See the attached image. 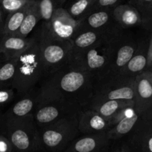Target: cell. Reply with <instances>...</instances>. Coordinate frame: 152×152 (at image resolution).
Segmentation results:
<instances>
[{"mask_svg": "<svg viewBox=\"0 0 152 152\" xmlns=\"http://www.w3.org/2000/svg\"><path fill=\"white\" fill-rule=\"evenodd\" d=\"M95 80L72 60L44 77L38 89L39 100H60L85 108L94 92Z\"/></svg>", "mask_w": 152, "mask_h": 152, "instance_id": "6da1fadb", "label": "cell"}, {"mask_svg": "<svg viewBox=\"0 0 152 152\" xmlns=\"http://www.w3.org/2000/svg\"><path fill=\"white\" fill-rule=\"evenodd\" d=\"M80 111L49 126L37 128L39 151H63L80 134L78 130V117Z\"/></svg>", "mask_w": 152, "mask_h": 152, "instance_id": "7a4b0ae2", "label": "cell"}, {"mask_svg": "<svg viewBox=\"0 0 152 152\" xmlns=\"http://www.w3.org/2000/svg\"><path fill=\"white\" fill-rule=\"evenodd\" d=\"M45 76L44 67L36 38L34 42L16 57V73L12 87L16 94L23 96L35 88Z\"/></svg>", "mask_w": 152, "mask_h": 152, "instance_id": "3957f363", "label": "cell"}, {"mask_svg": "<svg viewBox=\"0 0 152 152\" xmlns=\"http://www.w3.org/2000/svg\"><path fill=\"white\" fill-rule=\"evenodd\" d=\"M1 123V134L9 140L13 152L39 151L34 114L25 118L2 120Z\"/></svg>", "mask_w": 152, "mask_h": 152, "instance_id": "277c9868", "label": "cell"}, {"mask_svg": "<svg viewBox=\"0 0 152 152\" xmlns=\"http://www.w3.org/2000/svg\"><path fill=\"white\" fill-rule=\"evenodd\" d=\"M46 76L52 74L72 60L71 41L58 40L41 31L36 34Z\"/></svg>", "mask_w": 152, "mask_h": 152, "instance_id": "5b68a950", "label": "cell"}, {"mask_svg": "<svg viewBox=\"0 0 152 152\" xmlns=\"http://www.w3.org/2000/svg\"><path fill=\"white\" fill-rule=\"evenodd\" d=\"M110 38V37L101 44L91 48L72 58V60L80 65L95 81L107 77L111 72L113 48Z\"/></svg>", "mask_w": 152, "mask_h": 152, "instance_id": "8992f818", "label": "cell"}, {"mask_svg": "<svg viewBox=\"0 0 152 152\" xmlns=\"http://www.w3.org/2000/svg\"><path fill=\"white\" fill-rule=\"evenodd\" d=\"M135 77L122 74H110L95 81L90 101L125 99L135 102Z\"/></svg>", "mask_w": 152, "mask_h": 152, "instance_id": "52a82bcc", "label": "cell"}, {"mask_svg": "<svg viewBox=\"0 0 152 152\" xmlns=\"http://www.w3.org/2000/svg\"><path fill=\"white\" fill-rule=\"evenodd\" d=\"M83 108L75 104L60 100H39L34 113L37 128L52 124L64 117L80 112Z\"/></svg>", "mask_w": 152, "mask_h": 152, "instance_id": "ba28073f", "label": "cell"}, {"mask_svg": "<svg viewBox=\"0 0 152 152\" xmlns=\"http://www.w3.org/2000/svg\"><path fill=\"white\" fill-rule=\"evenodd\" d=\"M119 27L110 36L113 48V63L110 74H119L132 58L138 46V40ZM110 75V74H109Z\"/></svg>", "mask_w": 152, "mask_h": 152, "instance_id": "9c48e42d", "label": "cell"}, {"mask_svg": "<svg viewBox=\"0 0 152 152\" xmlns=\"http://www.w3.org/2000/svg\"><path fill=\"white\" fill-rule=\"evenodd\" d=\"M80 29V19H75L66 9L58 7L50 22L42 23L40 31L58 40L71 41Z\"/></svg>", "mask_w": 152, "mask_h": 152, "instance_id": "30bf717a", "label": "cell"}, {"mask_svg": "<svg viewBox=\"0 0 152 152\" xmlns=\"http://www.w3.org/2000/svg\"><path fill=\"white\" fill-rule=\"evenodd\" d=\"M134 94L138 111L152 118V71L145 70L135 77Z\"/></svg>", "mask_w": 152, "mask_h": 152, "instance_id": "8fae6325", "label": "cell"}, {"mask_svg": "<svg viewBox=\"0 0 152 152\" xmlns=\"http://www.w3.org/2000/svg\"><path fill=\"white\" fill-rule=\"evenodd\" d=\"M112 142L107 132L80 134L63 152H107Z\"/></svg>", "mask_w": 152, "mask_h": 152, "instance_id": "7c38bea8", "label": "cell"}, {"mask_svg": "<svg viewBox=\"0 0 152 152\" xmlns=\"http://www.w3.org/2000/svg\"><path fill=\"white\" fill-rule=\"evenodd\" d=\"M118 26L110 30H81L71 40L72 58L92 47L101 44L111 36Z\"/></svg>", "mask_w": 152, "mask_h": 152, "instance_id": "4fadbf2b", "label": "cell"}, {"mask_svg": "<svg viewBox=\"0 0 152 152\" xmlns=\"http://www.w3.org/2000/svg\"><path fill=\"white\" fill-rule=\"evenodd\" d=\"M125 139L134 152H152V119H142Z\"/></svg>", "mask_w": 152, "mask_h": 152, "instance_id": "5bb4252c", "label": "cell"}, {"mask_svg": "<svg viewBox=\"0 0 152 152\" xmlns=\"http://www.w3.org/2000/svg\"><path fill=\"white\" fill-rule=\"evenodd\" d=\"M111 128L108 119L90 108H83L79 114L78 130L80 134L107 132Z\"/></svg>", "mask_w": 152, "mask_h": 152, "instance_id": "9a60e30c", "label": "cell"}, {"mask_svg": "<svg viewBox=\"0 0 152 152\" xmlns=\"http://www.w3.org/2000/svg\"><path fill=\"white\" fill-rule=\"evenodd\" d=\"M35 39V35L25 38L15 35H2L0 37V62L16 58L27 50Z\"/></svg>", "mask_w": 152, "mask_h": 152, "instance_id": "2e32d148", "label": "cell"}, {"mask_svg": "<svg viewBox=\"0 0 152 152\" xmlns=\"http://www.w3.org/2000/svg\"><path fill=\"white\" fill-rule=\"evenodd\" d=\"M112 8L93 9L80 19L81 30H110L116 26Z\"/></svg>", "mask_w": 152, "mask_h": 152, "instance_id": "e0dca14e", "label": "cell"}, {"mask_svg": "<svg viewBox=\"0 0 152 152\" xmlns=\"http://www.w3.org/2000/svg\"><path fill=\"white\" fill-rule=\"evenodd\" d=\"M39 103L38 90L35 88L25 94L1 117L2 120L25 118L34 114Z\"/></svg>", "mask_w": 152, "mask_h": 152, "instance_id": "ac0fdd59", "label": "cell"}, {"mask_svg": "<svg viewBox=\"0 0 152 152\" xmlns=\"http://www.w3.org/2000/svg\"><path fill=\"white\" fill-rule=\"evenodd\" d=\"M149 35L138 40V46L132 58L119 74L129 77H136L145 71L148 64V49Z\"/></svg>", "mask_w": 152, "mask_h": 152, "instance_id": "d6986e66", "label": "cell"}, {"mask_svg": "<svg viewBox=\"0 0 152 152\" xmlns=\"http://www.w3.org/2000/svg\"><path fill=\"white\" fill-rule=\"evenodd\" d=\"M113 19L116 26L122 30H129L142 26V18L139 12L134 6L128 4H120L113 10Z\"/></svg>", "mask_w": 152, "mask_h": 152, "instance_id": "ffe728a7", "label": "cell"}, {"mask_svg": "<svg viewBox=\"0 0 152 152\" xmlns=\"http://www.w3.org/2000/svg\"><path fill=\"white\" fill-rule=\"evenodd\" d=\"M135 105V102L125 99H107V100L90 101L86 108L99 113L107 119H110L119 110L128 105Z\"/></svg>", "mask_w": 152, "mask_h": 152, "instance_id": "44dd1931", "label": "cell"}, {"mask_svg": "<svg viewBox=\"0 0 152 152\" xmlns=\"http://www.w3.org/2000/svg\"><path fill=\"white\" fill-rule=\"evenodd\" d=\"M144 118H149V117L140 112H137L133 116L126 117L116 123L113 127L110 128L108 132H107V136L113 141L125 137L127 135L129 134L134 130L137 124Z\"/></svg>", "mask_w": 152, "mask_h": 152, "instance_id": "7402d4cb", "label": "cell"}, {"mask_svg": "<svg viewBox=\"0 0 152 152\" xmlns=\"http://www.w3.org/2000/svg\"><path fill=\"white\" fill-rule=\"evenodd\" d=\"M40 21H41V19L37 10L36 1H34L30 4L26 15L22 21V25L15 36L24 37V38L30 37L31 33L35 28Z\"/></svg>", "mask_w": 152, "mask_h": 152, "instance_id": "603a6c76", "label": "cell"}, {"mask_svg": "<svg viewBox=\"0 0 152 152\" xmlns=\"http://www.w3.org/2000/svg\"><path fill=\"white\" fill-rule=\"evenodd\" d=\"M31 4L20 10L12 12L6 16L3 26L2 35H16L22 25V21Z\"/></svg>", "mask_w": 152, "mask_h": 152, "instance_id": "cb8c5ba5", "label": "cell"}, {"mask_svg": "<svg viewBox=\"0 0 152 152\" xmlns=\"http://www.w3.org/2000/svg\"><path fill=\"white\" fill-rule=\"evenodd\" d=\"M16 68V58L0 62V89L13 88Z\"/></svg>", "mask_w": 152, "mask_h": 152, "instance_id": "d4e9b609", "label": "cell"}, {"mask_svg": "<svg viewBox=\"0 0 152 152\" xmlns=\"http://www.w3.org/2000/svg\"><path fill=\"white\" fill-rule=\"evenodd\" d=\"M95 2L96 0H75L66 10L74 19H81L93 10Z\"/></svg>", "mask_w": 152, "mask_h": 152, "instance_id": "484cf974", "label": "cell"}, {"mask_svg": "<svg viewBox=\"0 0 152 152\" xmlns=\"http://www.w3.org/2000/svg\"><path fill=\"white\" fill-rule=\"evenodd\" d=\"M37 10L40 14L42 23L47 24L50 22L55 10L58 7L56 6L55 0H35Z\"/></svg>", "mask_w": 152, "mask_h": 152, "instance_id": "4316f807", "label": "cell"}, {"mask_svg": "<svg viewBox=\"0 0 152 152\" xmlns=\"http://www.w3.org/2000/svg\"><path fill=\"white\" fill-rule=\"evenodd\" d=\"M129 4L137 9L142 18V26L152 17V0H129Z\"/></svg>", "mask_w": 152, "mask_h": 152, "instance_id": "83f0119b", "label": "cell"}, {"mask_svg": "<svg viewBox=\"0 0 152 152\" xmlns=\"http://www.w3.org/2000/svg\"><path fill=\"white\" fill-rule=\"evenodd\" d=\"M35 0H0V7L6 15L26 7Z\"/></svg>", "mask_w": 152, "mask_h": 152, "instance_id": "f1b7e54d", "label": "cell"}, {"mask_svg": "<svg viewBox=\"0 0 152 152\" xmlns=\"http://www.w3.org/2000/svg\"><path fill=\"white\" fill-rule=\"evenodd\" d=\"M137 112H139V111H138V110L137 109L135 105H128V106L124 107L123 108L119 110L115 115H113L111 118L109 119L111 127H113V126H115L116 123H118L119 121L123 120V119L133 116Z\"/></svg>", "mask_w": 152, "mask_h": 152, "instance_id": "f546056e", "label": "cell"}, {"mask_svg": "<svg viewBox=\"0 0 152 152\" xmlns=\"http://www.w3.org/2000/svg\"><path fill=\"white\" fill-rule=\"evenodd\" d=\"M107 152H134L128 145L125 137L113 141L112 145Z\"/></svg>", "mask_w": 152, "mask_h": 152, "instance_id": "4dcf8cb0", "label": "cell"}, {"mask_svg": "<svg viewBox=\"0 0 152 152\" xmlns=\"http://www.w3.org/2000/svg\"><path fill=\"white\" fill-rule=\"evenodd\" d=\"M16 91L13 88L0 89V108L11 102Z\"/></svg>", "mask_w": 152, "mask_h": 152, "instance_id": "1f68e13d", "label": "cell"}, {"mask_svg": "<svg viewBox=\"0 0 152 152\" xmlns=\"http://www.w3.org/2000/svg\"><path fill=\"white\" fill-rule=\"evenodd\" d=\"M122 0H96L94 9L112 8L113 9L119 4H122Z\"/></svg>", "mask_w": 152, "mask_h": 152, "instance_id": "d6a6232c", "label": "cell"}, {"mask_svg": "<svg viewBox=\"0 0 152 152\" xmlns=\"http://www.w3.org/2000/svg\"><path fill=\"white\" fill-rule=\"evenodd\" d=\"M0 152H13L11 143L2 134H0Z\"/></svg>", "mask_w": 152, "mask_h": 152, "instance_id": "836d02e7", "label": "cell"}, {"mask_svg": "<svg viewBox=\"0 0 152 152\" xmlns=\"http://www.w3.org/2000/svg\"><path fill=\"white\" fill-rule=\"evenodd\" d=\"M148 41V64L146 70L152 71V31H150Z\"/></svg>", "mask_w": 152, "mask_h": 152, "instance_id": "e575fe53", "label": "cell"}, {"mask_svg": "<svg viewBox=\"0 0 152 152\" xmlns=\"http://www.w3.org/2000/svg\"><path fill=\"white\" fill-rule=\"evenodd\" d=\"M7 15L5 14L3 10L1 9V7H0V37L2 36V30H3V26H4V20H5V18Z\"/></svg>", "mask_w": 152, "mask_h": 152, "instance_id": "d590c367", "label": "cell"}, {"mask_svg": "<svg viewBox=\"0 0 152 152\" xmlns=\"http://www.w3.org/2000/svg\"><path fill=\"white\" fill-rule=\"evenodd\" d=\"M142 28H144V29L147 30V31H152V17L151 18L150 20H149L148 22H146V23L143 25Z\"/></svg>", "mask_w": 152, "mask_h": 152, "instance_id": "8d00e7d4", "label": "cell"}, {"mask_svg": "<svg viewBox=\"0 0 152 152\" xmlns=\"http://www.w3.org/2000/svg\"><path fill=\"white\" fill-rule=\"evenodd\" d=\"M66 1V0H58V3L60 4H63Z\"/></svg>", "mask_w": 152, "mask_h": 152, "instance_id": "74e56055", "label": "cell"}, {"mask_svg": "<svg viewBox=\"0 0 152 152\" xmlns=\"http://www.w3.org/2000/svg\"><path fill=\"white\" fill-rule=\"evenodd\" d=\"M1 111H0V120H1Z\"/></svg>", "mask_w": 152, "mask_h": 152, "instance_id": "f35d334b", "label": "cell"}]
</instances>
